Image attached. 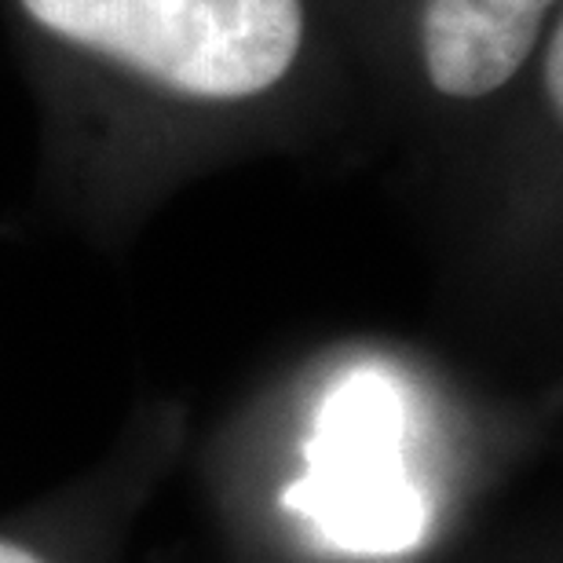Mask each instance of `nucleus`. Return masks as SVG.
Instances as JSON below:
<instances>
[{
  "label": "nucleus",
  "mask_w": 563,
  "mask_h": 563,
  "mask_svg": "<svg viewBox=\"0 0 563 563\" xmlns=\"http://www.w3.org/2000/svg\"><path fill=\"white\" fill-rule=\"evenodd\" d=\"M556 0H428L421 19L424 70L450 99L501 88L531 55Z\"/></svg>",
  "instance_id": "nucleus-3"
},
{
  "label": "nucleus",
  "mask_w": 563,
  "mask_h": 563,
  "mask_svg": "<svg viewBox=\"0 0 563 563\" xmlns=\"http://www.w3.org/2000/svg\"><path fill=\"white\" fill-rule=\"evenodd\" d=\"M55 37L190 99H250L300 52V0H22Z\"/></svg>",
  "instance_id": "nucleus-1"
},
{
  "label": "nucleus",
  "mask_w": 563,
  "mask_h": 563,
  "mask_svg": "<svg viewBox=\"0 0 563 563\" xmlns=\"http://www.w3.org/2000/svg\"><path fill=\"white\" fill-rule=\"evenodd\" d=\"M0 563H44L37 553H30V549H22L15 542H4L0 538Z\"/></svg>",
  "instance_id": "nucleus-5"
},
{
  "label": "nucleus",
  "mask_w": 563,
  "mask_h": 563,
  "mask_svg": "<svg viewBox=\"0 0 563 563\" xmlns=\"http://www.w3.org/2000/svg\"><path fill=\"white\" fill-rule=\"evenodd\" d=\"M545 85L549 96H553V107H563V26L553 30V41H549V55H545Z\"/></svg>",
  "instance_id": "nucleus-4"
},
{
  "label": "nucleus",
  "mask_w": 563,
  "mask_h": 563,
  "mask_svg": "<svg viewBox=\"0 0 563 563\" xmlns=\"http://www.w3.org/2000/svg\"><path fill=\"white\" fill-rule=\"evenodd\" d=\"M402 439L399 388L377 369H355L325 391L303 443V476L282 501L344 553H410L424 538L428 505L402 457Z\"/></svg>",
  "instance_id": "nucleus-2"
}]
</instances>
